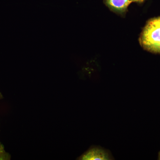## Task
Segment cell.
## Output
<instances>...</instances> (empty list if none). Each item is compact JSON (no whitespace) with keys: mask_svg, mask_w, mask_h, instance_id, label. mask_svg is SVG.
<instances>
[{"mask_svg":"<svg viewBox=\"0 0 160 160\" xmlns=\"http://www.w3.org/2000/svg\"><path fill=\"white\" fill-rule=\"evenodd\" d=\"M139 42L147 51L160 53V17L147 22L140 36Z\"/></svg>","mask_w":160,"mask_h":160,"instance_id":"obj_1","label":"cell"},{"mask_svg":"<svg viewBox=\"0 0 160 160\" xmlns=\"http://www.w3.org/2000/svg\"><path fill=\"white\" fill-rule=\"evenodd\" d=\"M82 160H108L113 159L109 151L101 147L95 146L86 151L79 158Z\"/></svg>","mask_w":160,"mask_h":160,"instance_id":"obj_2","label":"cell"},{"mask_svg":"<svg viewBox=\"0 0 160 160\" xmlns=\"http://www.w3.org/2000/svg\"><path fill=\"white\" fill-rule=\"evenodd\" d=\"M144 0H105V3L112 11L124 15L131 3L142 2Z\"/></svg>","mask_w":160,"mask_h":160,"instance_id":"obj_3","label":"cell"},{"mask_svg":"<svg viewBox=\"0 0 160 160\" xmlns=\"http://www.w3.org/2000/svg\"><path fill=\"white\" fill-rule=\"evenodd\" d=\"M2 148L0 147V158H1V156L2 155V153H3V149Z\"/></svg>","mask_w":160,"mask_h":160,"instance_id":"obj_4","label":"cell"},{"mask_svg":"<svg viewBox=\"0 0 160 160\" xmlns=\"http://www.w3.org/2000/svg\"><path fill=\"white\" fill-rule=\"evenodd\" d=\"M159 159L160 160V152L159 154V157H158Z\"/></svg>","mask_w":160,"mask_h":160,"instance_id":"obj_5","label":"cell"}]
</instances>
